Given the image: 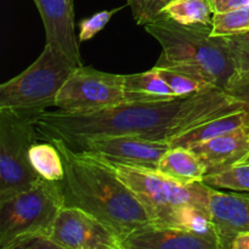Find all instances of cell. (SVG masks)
Instances as JSON below:
<instances>
[{"label": "cell", "mask_w": 249, "mask_h": 249, "mask_svg": "<svg viewBox=\"0 0 249 249\" xmlns=\"http://www.w3.org/2000/svg\"><path fill=\"white\" fill-rule=\"evenodd\" d=\"M245 108L224 90L214 88L192 96L157 102H131L89 113L46 111L36 123L39 136L130 135L170 142L212 118Z\"/></svg>", "instance_id": "1"}, {"label": "cell", "mask_w": 249, "mask_h": 249, "mask_svg": "<svg viewBox=\"0 0 249 249\" xmlns=\"http://www.w3.org/2000/svg\"><path fill=\"white\" fill-rule=\"evenodd\" d=\"M62 156L65 179L61 181L65 206L92 214L118 233L121 240L151 218L131 190L105 160L73 150L63 140L50 138Z\"/></svg>", "instance_id": "2"}, {"label": "cell", "mask_w": 249, "mask_h": 249, "mask_svg": "<svg viewBox=\"0 0 249 249\" xmlns=\"http://www.w3.org/2000/svg\"><path fill=\"white\" fill-rule=\"evenodd\" d=\"M105 160L135 195L153 223L216 233L209 209L212 186L204 182L182 184L156 169Z\"/></svg>", "instance_id": "3"}, {"label": "cell", "mask_w": 249, "mask_h": 249, "mask_svg": "<svg viewBox=\"0 0 249 249\" xmlns=\"http://www.w3.org/2000/svg\"><path fill=\"white\" fill-rule=\"evenodd\" d=\"M143 27L162 46L157 65L195 71L225 91L236 70L223 38L212 36V26H182L162 15Z\"/></svg>", "instance_id": "4"}, {"label": "cell", "mask_w": 249, "mask_h": 249, "mask_svg": "<svg viewBox=\"0 0 249 249\" xmlns=\"http://www.w3.org/2000/svg\"><path fill=\"white\" fill-rule=\"evenodd\" d=\"M77 67L60 49L46 43L29 67L0 85V108L36 123L55 106L61 88Z\"/></svg>", "instance_id": "5"}, {"label": "cell", "mask_w": 249, "mask_h": 249, "mask_svg": "<svg viewBox=\"0 0 249 249\" xmlns=\"http://www.w3.org/2000/svg\"><path fill=\"white\" fill-rule=\"evenodd\" d=\"M63 206L61 181L43 178L32 189L0 201V248L17 249L32 236L49 235Z\"/></svg>", "instance_id": "6"}, {"label": "cell", "mask_w": 249, "mask_h": 249, "mask_svg": "<svg viewBox=\"0 0 249 249\" xmlns=\"http://www.w3.org/2000/svg\"><path fill=\"white\" fill-rule=\"evenodd\" d=\"M36 139V123L0 108V201L32 189L41 179L29 157Z\"/></svg>", "instance_id": "7"}, {"label": "cell", "mask_w": 249, "mask_h": 249, "mask_svg": "<svg viewBox=\"0 0 249 249\" xmlns=\"http://www.w3.org/2000/svg\"><path fill=\"white\" fill-rule=\"evenodd\" d=\"M124 74L79 66L61 88L55 106L70 113H89L125 104Z\"/></svg>", "instance_id": "8"}, {"label": "cell", "mask_w": 249, "mask_h": 249, "mask_svg": "<svg viewBox=\"0 0 249 249\" xmlns=\"http://www.w3.org/2000/svg\"><path fill=\"white\" fill-rule=\"evenodd\" d=\"M57 139V138H56ZM73 150L87 152L112 162L157 169L162 156L170 148L169 142L130 135L75 136L61 139Z\"/></svg>", "instance_id": "9"}, {"label": "cell", "mask_w": 249, "mask_h": 249, "mask_svg": "<svg viewBox=\"0 0 249 249\" xmlns=\"http://www.w3.org/2000/svg\"><path fill=\"white\" fill-rule=\"evenodd\" d=\"M49 236L60 249H122L116 231L77 207L60 209Z\"/></svg>", "instance_id": "10"}, {"label": "cell", "mask_w": 249, "mask_h": 249, "mask_svg": "<svg viewBox=\"0 0 249 249\" xmlns=\"http://www.w3.org/2000/svg\"><path fill=\"white\" fill-rule=\"evenodd\" d=\"M122 249H221L216 233H201L181 226L145 224L122 240Z\"/></svg>", "instance_id": "11"}, {"label": "cell", "mask_w": 249, "mask_h": 249, "mask_svg": "<svg viewBox=\"0 0 249 249\" xmlns=\"http://www.w3.org/2000/svg\"><path fill=\"white\" fill-rule=\"evenodd\" d=\"M45 29L46 43L60 49L74 65L83 66L74 32L73 0H33Z\"/></svg>", "instance_id": "12"}, {"label": "cell", "mask_w": 249, "mask_h": 249, "mask_svg": "<svg viewBox=\"0 0 249 249\" xmlns=\"http://www.w3.org/2000/svg\"><path fill=\"white\" fill-rule=\"evenodd\" d=\"M211 218L221 249H231L238 233L249 232V195L211 189Z\"/></svg>", "instance_id": "13"}, {"label": "cell", "mask_w": 249, "mask_h": 249, "mask_svg": "<svg viewBox=\"0 0 249 249\" xmlns=\"http://www.w3.org/2000/svg\"><path fill=\"white\" fill-rule=\"evenodd\" d=\"M190 148L201 157L208 173L236 165L249 155V126L198 142Z\"/></svg>", "instance_id": "14"}, {"label": "cell", "mask_w": 249, "mask_h": 249, "mask_svg": "<svg viewBox=\"0 0 249 249\" xmlns=\"http://www.w3.org/2000/svg\"><path fill=\"white\" fill-rule=\"evenodd\" d=\"M156 170L160 174L182 184L203 182L204 177L208 173L201 157L185 146H170L160 160Z\"/></svg>", "instance_id": "15"}, {"label": "cell", "mask_w": 249, "mask_h": 249, "mask_svg": "<svg viewBox=\"0 0 249 249\" xmlns=\"http://www.w3.org/2000/svg\"><path fill=\"white\" fill-rule=\"evenodd\" d=\"M245 126H249V111L246 108H241L230 113L221 114L199 125L194 126L186 133L170 140L169 145L191 147L192 145L225 135Z\"/></svg>", "instance_id": "16"}, {"label": "cell", "mask_w": 249, "mask_h": 249, "mask_svg": "<svg viewBox=\"0 0 249 249\" xmlns=\"http://www.w3.org/2000/svg\"><path fill=\"white\" fill-rule=\"evenodd\" d=\"M123 84L126 104L177 99L173 90L155 67L146 72L124 74Z\"/></svg>", "instance_id": "17"}, {"label": "cell", "mask_w": 249, "mask_h": 249, "mask_svg": "<svg viewBox=\"0 0 249 249\" xmlns=\"http://www.w3.org/2000/svg\"><path fill=\"white\" fill-rule=\"evenodd\" d=\"M153 67L162 75L177 97L192 96L195 94L215 88L203 75L187 68L179 67V66L157 65V63Z\"/></svg>", "instance_id": "18"}, {"label": "cell", "mask_w": 249, "mask_h": 249, "mask_svg": "<svg viewBox=\"0 0 249 249\" xmlns=\"http://www.w3.org/2000/svg\"><path fill=\"white\" fill-rule=\"evenodd\" d=\"M162 15L182 26H212L213 11L208 0H170Z\"/></svg>", "instance_id": "19"}, {"label": "cell", "mask_w": 249, "mask_h": 249, "mask_svg": "<svg viewBox=\"0 0 249 249\" xmlns=\"http://www.w3.org/2000/svg\"><path fill=\"white\" fill-rule=\"evenodd\" d=\"M34 170L43 179L50 181H62L65 179V164L62 156L51 141H36L29 152Z\"/></svg>", "instance_id": "20"}, {"label": "cell", "mask_w": 249, "mask_h": 249, "mask_svg": "<svg viewBox=\"0 0 249 249\" xmlns=\"http://www.w3.org/2000/svg\"><path fill=\"white\" fill-rule=\"evenodd\" d=\"M249 33V5L213 14L212 36H237Z\"/></svg>", "instance_id": "21"}, {"label": "cell", "mask_w": 249, "mask_h": 249, "mask_svg": "<svg viewBox=\"0 0 249 249\" xmlns=\"http://www.w3.org/2000/svg\"><path fill=\"white\" fill-rule=\"evenodd\" d=\"M204 184L212 187L249 192V164H236L204 177Z\"/></svg>", "instance_id": "22"}, {"label": "cell", "mask_w": 249, "mask_h": 249, "mask_svg": "<svg viewBox=\"0 0 249 249\" xmlns=\"http://www.w3.org/2000/svg\"><path fill=\"white\" fill-rule=\"evenodd\" d=\"M221 38L230 53L236 74H249V33Z\"/></svg>", "instance_id": "23"}, {"label": "cell", "mask_w": 249, "mask_h": 249, "mask_svg": "<svg viewBox=\"0 0 249 249\" xmlns=\"http://www.w3.org/2000/svg\"><path fill=\"white\" fill-rule=\"evenodd\" d=\"M169 1L170 0H126L139 26H145L162 16L163 9Z\"/></svg>", "instance_id": "24"}, {"label": "cell", "mask_w": 249, "mask_h": 249, "mask_svg": "<svg viewBox=\"0 0 249 249\" xmlns=\"http://www.w3.org/2000/svg\"><path fill=\"white\" fill-rule=\"evenodd\" d=\"M123 7L124 6L113 10H104V11L96 12V14L91 15L90 17L82 19L79 23V33H78V40H79V43H83V41L90 40V39L94 38L97 33H100L107 26V23L112 18V16L114 14H117L118 11H121Z\"/></svg>", "instance_id": "25"}, {"label": "cell", "mask_w": 249, "mask_h": 249, "mask_svg": "<svg viewBox=\"0 0 249 249\" xmlns=\"http://www.w3.org/2000/svg\"><path fill=\"white\" fill-rule=\"evenodd\" d=\"M225 92L237 100L246 109L249 111V74H233Z\"/></svg>", "instance_id": "26"}, {"label": "cell", "mask_w": 249, "mask_h": 249, "mask_svg": "<svg viewBox=\"0 0 249 249\" xmlns=\"http://www.w3.org/2000/svg\"><path fill=\"white\" fill-rule=\"evenodd\" d=\"M17 249H60L57 245L45 233L32 236L21 243Z\"/></svg>", "instance_id": "27"}, {"label": "cell", "mask_w": 249, "mask_h": 249, "mask_svg": "<svg viewBox=\"0 0 249 249\" xmlns=\"http://www.w3.org/2000/svg\"><path fill=\"white\" fill-rule=\"evenodd\" d=\"M208 1L213 14H220L249 5V0H208Z\"/></svg>", "instance_id": "28"}, {"label": "cell", "mask_w": 249, "mask_h": 249, "mask_svg": "<svg viewBox=\"0 0 249 249\" xmlns=\"http://www.w3.org/2000/svg\"><path fill=\"white\" fill-rule=\"evenodd\" d=\"M231 249H249V232L238 233L233 238Z\"/></svg>", "instance_id": "29"}, {"label": "cell", "mask_w": 249, "mask_h": 249, "mask_svg": "<svg viewBox=\"0 0 249 249\" xmlns=\"http://www.w3.org/2000/svg\"><path fill=\"white\" fill-rule=\"evenodd\" d=\"M238 164H249V155L247 156V157L243 158V160H241V162L238 163Z\"/></svg>", "instance_id": "30"}]
</instances>
